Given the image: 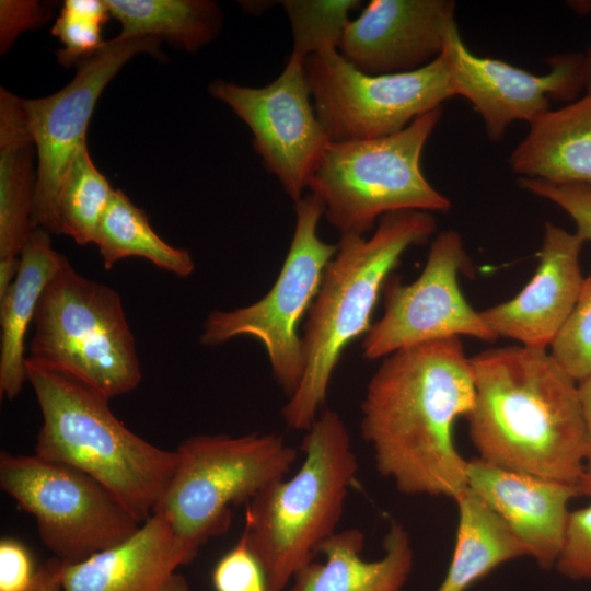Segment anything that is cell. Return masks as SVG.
<instances>
[{"instance_id": "6da1fadb", "label": "cell", "mask_w": 591, "mask_h": 591, "mask_svg": "<svg viewBox=\"0 0 591 591\" xmlns=\"http://www.w3.org/2000/svg\"><path fill=\"white\" fill-rule=\"evenodd\" d=\"M461 337L399 349L382 359L361 403V434L378 472L407 495L455 498L467 464L453 428L475 403Z\"/></svg>"}, {"instance_id": "7a4b0ae2", "label": "cell", "mask_w": 591, "mask_h": 591, "mask_svg": "<svg viewBox=\"0 0 591 591\" xmlns=\"http://www.w3.org/2000/svg\"><path fill=\"white\" fill-rule=\"evenodd\" d=\"M470 360L475 403L466 418L479 459L576 485L586 470L578 382L547 349L506 346Z\"/></svg>"}, {"instance_id": "3957f363", "label": "cell", "mask_w": 591, "mask_h": 591, "mask_svg": "<svg viewBox=\"0 0 591 591\" xmlns=\"http://www.w3.org/2000/svg\"><path fill=\"white\" fill-rule=\"evenodd\" d=\"M436 228L430 212L403 210L381 217L368 239L340 235L308 311L301 337L302 381L281 408L289 428H311L344 349L370 329L371 314L391 271L409 247L427 242Z\"/></svg>"}, {"instance_id": "277c9868", "label": "cell", "mask_w": 591, "mask_h": 591, "mask_svg": "<svg viewBox=\"0 0 591 591\" xmlns=\"http://www.w3.org/2000/svg\"><path fill=\"white\" fill-rule=\"evenodd\" d=\"M25 366L43 416L35 454L86 473L148 520L176 470V451L130 431L109 398L84 382L27 357Z\"/></svg>"}, {"instance_id": "5b68a950", "label": "cell", "mask_w": 591, "mask_h": 591, "mask_svg": "<svg viewBox=\"0 0 591 591\" xmlns=\"http://www.w3.org/2000/svg\"><path fill=\"white\" fill-rule=\"evenodd\" d=\"M304 460L290 479L268 486L246 508L244 534L269 591H283L336 532L358 472L348 429L325 409L302 439Z\"/></svg>"}, {"instance_id": "8992f818", "label": "cell", "mask_w": 591, "mask_h": 591, "mask_svg": "<svg viewBox=\"0 0 591 591\" xmlns=\"http://www.w3.org/2000/svg\"><path fill=\"white\" fill-rule=\"evenodd\" d=\"M441 113L438 107L390 136L327 144L308 188L322 200L326 221L340 235H364L381 217L395 211L451 208L420 167L422 149Z\"/></svg>"}, {"instance_id": "52a82bcc", "label": "cell", "mask_w": 591, "mask_h": 591, "mask_svg": "<svg viewBox=\"0 0 591 591\" xmlns=\"http://www.w3.org/2000/svg\"><path fill=\"white\" fill-rule=\"evenodd\" d=\"M27 358L67 373L109 399L141 381L136 341L119 293L69 260L39 300Z\"/></svg>"}, {"instance_id": "ba28073f", "label": "cell", "mask_w": 591, "mask_h": 591, "mask_svg": "<svg viewBox=\"0 0 591 591\" xmlns=\"http://www.w3.org/2000/svg\"><path fill=\"white\" fill-rule=\"evenodd\" d=\"M175 451L177 466L154 513L197 551L229 529L232 506L283 479L298 457L282 437L257 432L196 434Z\"/></svg>"}, {"instance_id": "9c48e42d", "label": "cell", "mask_w": 591, "mask_h": 591, "mask_svg": "<svg viewBox=\"0 0 591 591\" xmlns=\"http://www.w3.org/2000/svg\"><path fill=\"white\" fill-rule=\"evenodd\" d=\"M294 209L290 247L270 290L250 305L210 312L199 336L205 346H219L241 335L256 338L266 350L275 381L288 398L296 393L304 374L299 323L337 252V244L325 243L317 235L325 211L322 200L309 194L294 204Z\"/></svg>"}, {"instance_id": "30bf717a", "label": "cell", "mask_w": 591, "mask_h": 591, "mask_svg": "<svg viewBox=\"0 0 591 591\" xmlns=\"http://www.w3.org/2000/svg\"><path fill=\"white\" fill-rule=\"evenodd\" d=\"M303 68L316 115L332 141L396 134L455 95L444 50L416 70L369 74L335 46H325L309 56Z\"/></svg>"}, {"instance_id": "8fae6325", "label": "cell", "mask_w": 591, "mask_h": 591, "mask_svg": "<svg viewBox=\"0 0 591 591\" xmlns=\"http://www.w3.org/2000/svg\"><path fill=\"white\" fill-rule=\"evenodd\" d=\"M0 487L33 514L43 544L65 564L82 561L142 524L105 486L69 464L37 454H0Z\"/></svg>"}, {"instance_id": "7c38bea8", "label": "cell", "mask_w": 591, "mask_h": 591, "mask_svg": "<svg viewBox=\"0 0 591 591\" xmlns=\"http://www.w3.org/2000/svg\"><path fill=\"white\" fill-rule=\"evenodd\" d=\"M160 40L152 37L113 38L77 65L74 78L58 92L24 100L37 155V182L33 225L60 234L57 200L62 177L78 148L86 141V130L102 92L136 55L161 56Z\"/></svg>"}, {"instance_id": "4fadbf2b", "label": "cell", "mask_w": 591, "mask_h": 591, "mask_svg": "<svg viewBox=\"0 0 591 591\" xmlns=\"http://www.w3.org/2000/svg\"><path fill=\"white\" fill-rule=\"evenodd\" d=\"M467 265L459 233L440 232L415 281L387 279L384 283V314L364 335L362 356L383 359L399 349L461 336L495 341L498 337L460 289L459 273Z\"/></svg>"}, {"instance_id": "5bb4252c", "label": "cell", "mask_w": 591, "mask_h": 591, "mask_svg": "<svg viewBox=\"0 0 591 591\" xmlns=\"http://www.w3.org/2000/svg\"><path fill=\"white\" fill-rule=\"evenodd\" d=\"M303 66L288 59L280 76L262 88L221 80L209 85L248 127L264 166L294 204L332 141L311 103Z\"/></svg>"}, {"instance_id": "9a60e30c", "label": "cell", "mask_w": 591, "mask_h": 591, "mask_svg": "<svg viewBox=\"0 0 591 591\" xmlns=\"http://www.w3.org/2000/svg\"><path fill=\"white\" fill-rule=\"evenodd\" d=\"M444 53L455 95L465 97L482 116L489 140L499 141L515 120L533 123L549 111V100L576 101L584 89V55L549 57L551 70L534 74L508 62L474 55L452 28Z\"/></svg>"}, {"instance_id": "2e32d148", "label": "cell", "mask_w": 591, "mask_h": 591, "mask_svg": "<svg viewBox=\"0 0 591 591\" xmlns=\"http://www.w3.org/2000/svg\"><path fill=\"white\" fill-rule=\"evenodd\" d=\"M455 26L452 0H372L348 21L337 50L364 73L412 71L443 53Z\"/></svg>"}, {"instance_id": "e0dca14e", "label": "cell", "mask_w": 591, "mask_h": 591, "mask_svg": "<svg viewBox=\"0 0 591 591\" xmlns=\"http://www.w3.org/2000/svg\"><path fill=\"white\" fill-rule=\"evenodd\" d=\"M584 242L553 222H546L536 271L511 300L480 312L499 337L530 348L547 349L573 310L584 277L580 253Z\"/></svg>"}, {"instance_id": "ac0fdd59", "label": "cell", "mask_w": 591, "mask_h": 591, "mask_svg": "<svg viewBox=\"0 0 591 591\" xmlns=\"http://www.w3.org/2000/svg\"><path fill=\"white\" fill-rule=\"evenodd\" d=\"M197 554L153 513L125 541L82 561L62 563L60 578L65 591H189L176 570Z\"/></svg>"}, {"instance_id": "d6986e66", "label": "cell", "mask_w": 591, "mask_h": 591, "mask_svg": "<svg viewBox=\"0 0 591 591\" xmlns=\"http://www.w3.org/2000/svg\"><path fill=\"white\" fill-rule=\"evenodd\" d=\"M467 486L511 528L542 568L556 564L569 518V502L579 496L575 484L489 464H467Z\"/></svg>"}, {"instance_id": "ffe728a7", "label": "cell", "mask_w": 591, "mask_h": 591, "mask_svg": "<svg viewBox=\"0 0 591 591\" xmlns=\"http://www.w3.org/2000/svg\"><path fill=\"white\" fill-rule=\"evenodd\" d=\"M363 545L364 534L358 529L335 532L317 549L325 563L312 561L298 571L290 591H402L413 565L410 538L403 525L390 524L380 559L363 560Z\"/></svg>"}, {"instance_id": "44dd1931", "label": "cell", "mask_w": 591, "mask_h": 591, "mask_svg": "<svg viewBox=\"0 0 591 591\" xmlns=\"http://www.w3.org/2000/svg\"><path fill=\"white\" fill-rule=\"evenodd\" d=\"M509 162L520 178L591 185V95L531 123Z\"/></svg>"}, {"instance_id": "7402d4cb", "label": "cell", "mask_w": 591, "mask_h": 591, "mask_svg": "<svg viewBox=\"0 0 591 591\" xmlns=\"http://www.w3.org/2000/svg\"><path fill=\"white\" fill-rule=\"evenodd\" d=\"M68 262L54 250L50 233L35 228L20 254L19 273L0 299V395L15 398L27 381L25 337L53 277Z\"/></svg>"}, {"instance_id": "603a6c76", "label": "cell", "mask_w": 591, "mask_h": 591, "mask_svg": "<svg viewBox=\"0 0 591 591\" xmlns=\"http://www.w3.org/2000/svg\"><path fill=\"white\" fill-rule=\"evenodd\" d=\"M36 147L22 99L0 90V258L19 257L33 225Z\"/></svg>"}, {"instance_id": "cb8c5ba5", "label": "cell", "mask_w": 591, "mask_h": 591, "mask_svg": "<svg viewBox=\"0 0 591 591\" xmlns=\"http://www.w3.org/2000/svg\"><path fill=\"white\" fill-rule=\"evenodd\" d=\"M459 510L456 543L437 591H465L496 567L528 551L507 522L471 487L454 498Z\"/></svg>"}, {"instance_id": "d4e9b609", "label": "cell", "mask_w": 591, "mask_h": 591, "mask_svg": "<svg viewBox=\"0 0 591 591\" xmlns=\"http://www.w3.org/2000/svg\"><path fill=\"white\" fill-rule=\"evenodd\" d=\"M120 23L117 38L152 37L197 51L221 30L222 12L210 0H104Z\"/></svg>"}, {"instance_id": "484cf974", "label": "cell", "mask_w": 591, "mask_h": 591, "mask_svg": "<svg viewBox=\"0 0 591 591\" xmlns=\"http://www.w3.org/2000/svg\"><path fill=\"white\" fill-rule=\"evenodd\" d=\"M94 244L105 269L128 257H142L181 278L189 277L195 263L185 248L163 241L151 228L146 212L120 189H115L99 227Z\"/></svg>"}, {"instance_id": "4316f807", "label": "cell", "mask_w": 591, "mask_h": 591, "mask_svg": "<svg viewBox=\"0 0 591 591\" xmlns=\"http://www.w3.org/2000/svg\"><path fill=\"white\" fill-rule=\"evenodd\" d=\"M115 189L97 170L86 141L76 151L59 188L57 218L60 234L79 245L94 244Z\"/></svg>"}, {"instance_id": "83f0119b", "label": "cell", "mask_w": 591, "mask_h": 591, "mask_svg": "<svg viewBox=\"0 0 591 591\" xmlns=\"http://www.w3.org/2000/svg\"><path fill=\"white\" fill-rule=\"evenodd\" d=\"M291 25L293 47L288 59L304 63L325 46H335L348 23L349 12L358 0H286L280 1Z\"/></svg>"}, {"instance_id": "f1b7e54d", "label": "cell", "mask_w": 591, "mask_h": 591, "mask_svg": "<svg viewBox=\"0 0 591 591\" xmlns=\"http://www.w3.org/2000/svg\"><path fill=\"white\" fill-rule=\"evenodd\" d=\"M109 16L105 1H65L51 28V33L65 45L63 49L57 51L58 61L70 67L97 50L105 43L102 25Z\"/></svg>"}, {"instance_id": "f546056e", "label": "cell", "mask_w": 591, "mask_h": 591, "mask_svg": "<svg viewBox=\"0 0 591 591\" xmlns=\"http://www.w3.org/2000/svg\"><path fill=\"white\" fill-rule=\"evenodd\" d=\"M549 347L552 357L577 382L591 376V269L573 310Z\"/></svg>"}, {"instance_id": "4dcf8cb0", "label": "cell", "mask_w": 591, "mask_h": 591, "mask_svg": "<svg viewBox=\"0 0 591 591\" xmlns=\"http://www.w3.org/2000/svg\"><path fill=\"white\" fill-rule=\"evenodd\" d=\"M215 591H269L264 570L243 533L212 571Z\"/></svg>"}, {"instance_id": "1f68e13d", "label": "cell", "mask_w": 591, "mask_h": 591, "mask_svg": "<svg viewBox=\"0 0 591 591\" xmlns=\"http://www.w3.org/2000/svg\"><path fill=\"white\" fill-rule=\"evenodd\" d=\"M520 186L561 208L573 221L575 233L591 242V185L582 183L553 184L532 178H519Z\"/></svg>"}, {"instance_id": "d6a6232c", "label": "cell", "mask_w": 591, "mask_h": 591, "mask_svg": "<svg viewBox=\"0 0 591 591\" xmlns=\"http://www.w3.org/2000/svg\"><path fill=\"white\" fill-rule=\"evenodd\" d=\"M555 565L570 579L591 580V503L570 511Z\"/></svg>"}, {"instance_id": "836d02e7", "label": "cell", "mask_w": 591, "mask_h": 591, "mask_svg": "<svg viewBox=\"0 0 591 591\" xmlns=\"http://www.w3.org/2000/svg\"><path fill=\"white\" fill-rule=\"evenodd\" d=\"M36 569L27 548L19 541L0 542V591H25Z\"/></svg>"}, {"instance_id": "e575fe53", "label": "cell", "mask_w": 591, "mask_h": 591, "mask_svg": "<svg viewBox=\"0 0 591 591\" xmlns=\"http://www.w3.org/2000/svg\"><path fill=\"white\" fill-rule=\"evenodd\" d=\"M49 11L37 1H0L1 53H5L23 31L46 21Z\"/></svg>"}, {"instance_id": "d590c367", "label": "cell", "mask_w": 591, "mask_h": 591, "mask_svg": "<svg viewBox=\"0 0 591 591\" xmlns=\"http://www.w3.org/2000/svg\"><path fill=\"white\" fill-rule=\"evenodd\" d=\"M61 564L55 557L36 568L33 581L25 591H65L60 578Z\"/></svg>"}, {"instance_id": "8d00e7d4", "label": "cell", "mask_w": 591, "mask_h": 591, "mask_svg": "<svg viewBox=\"0 0 591 591\" xmlns=\"http://www.w3.org/2000/svg\"><path fill=\"white\" fill-rule=\"evenodd\" d=\"M578 393L584 426V459L591 468V376L578 382Z\"/></svg>"}, {"instance_id": "74e56055", "label": "cell", "mask_w": 591, "mask_h": 591, "mask_svg": "<svg viewBox=\"0 0 591 591\" xmlns=\"http://www.w3.org/2000/svg\"><path fill=\"white\" fill-rule=\"evenodd\" d=\"M20 268V256L14 258H0V299L5 294L14 281Z\"/></svg>"}, {"instance_id": "f35d334b", "label": "cell", "mask_w": 591, "mask_h": 591, "mask_svg": "<svg viewBox=\"0 0 591 591\" xmlns=\"http://www.w3.org/2000/svg\"><path fill=\"white\" fill-rule=\"evenodd\" d=\"M576 486L579 496H587L591 498V468L584 470V472L578 479Z\"/></svg>"}, {"instance_id": "ab89813d", "label": "cell", "mask_w": 591, "mask_h": 591, "mask_svg": "<svg viewBox=\"0 0 591 591\" xmlns=\"http://www.w3.org/2000/svg\"><path fill=\"white\" fill-rule=\"evenodd\" d=\"M584 89L586 94L591 95V47L584 55Z\"/></svg>"}, {"instance_id": "60d3db41", "label": "cell", "mask_w": 591, "mask_h": 591, "mask_svg": "<svg viewBox=\"0 0 591 591\" xmlns=\"http://www.w3.org/2000/svg\"><path fill=\"white\" fill-rule=\"evenodd\" d=\"M576 12L588 13L591 12V1H570L568 2Z\"/></svg>"}]
</instances>
